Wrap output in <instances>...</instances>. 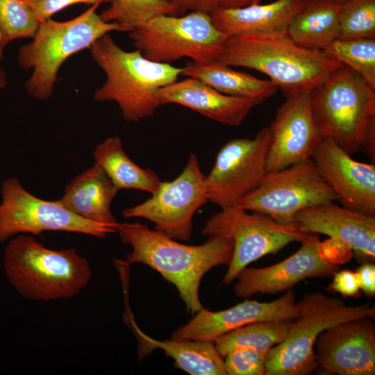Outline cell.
<instances>
[{"label":"cell","mask_w":375,"mask_h":375,"mask_svg":"<svg viewBox=\"0 0 375 375\" xmlns=\"http://www.w3.org/2000/svg\"><path fill=\"white\" fill-rule=\"evenodd\" d=\"M116 233L132 248L126 261L157 271L176 288L192 314L203 308L199 298L202 278L213 267L228 265L233 250L232 239L223 234L210 235L201 244L188 245L139 222L119 223Z\"/></svg>","instance_id":"6da1fadb"},{"label":"cell","mask_w":375,"mask_h":375,"mask_svg":"<svg viewBox=\"0 0 375 375\" xmlns=\"http://www.w3.org/2000/svg\"><path fill=\"white\" fill-rule=\"evenodd\" d=\"M215 62L262 72L286 98L310 92L344 65L323 50L297 45L287 33L228 37Z\"/></svg>","instance_id":"7a4b0ae2"},{"label":"cell","mask_w":375,"mask_h":375,"mask_svg":"<svg viewBox=\"0 0 375 375\" xmlns=\"http://www.w3.org/2000/svg\"><path fill=\"white\" fill-rule=\"evenodd\" d=\"M90 50L106 75L94 99L115 101L126 122L137 123L153 116L161 106L159 90L177 81L183 71V67L150 60L138 49L126 51L108 34L96 40Z\"/></svg>","instance_id":"3957f363"},{"label":"cell","mask_w":375,"mask_h":375,"mask_svg":"<svg viewBox=\"0 0 375 375\" xmlns=\"http://www.w3.org/2000/svg\"><path fill=\"white\" fill-rule=\"evenodd\" d=\"M3 265L10 284L24 298L33 301L72 298L92 276L88 260L76 249H49L24 234L9 241Z\"/></svg>","instance_id":"277c9868"},{"label":"cell","mask_w":375,"mask_h":375,"mask_svg":"<svg viewBox=\"0 0 375 375\" xmlns=\"http://www.w3.org/2000/svg\"><path fill=\"white\" fill-rule=\"evenodd\" d=\"M99 3L72 19L40 22L31 43L18 51V64L25 71L33 69L25 84L28 94L42 101L53 94L57 74L65 60L112 31H126L114 22H106L97 14Z\"/></svg>","instance_id":"5b68a950"},{"label":"cell","mask_w":375,"mask_h":375,"mask_svg":"<svg viewBox=\"0 0 375 375\" xmlns=\"http://www.w3.org/2000/svg\"><path fill=\"white\" fill-rule=\"evenodd\" d=\"M310 98L322 139L351 156L362 151L369 132L375 128V90L343 65L310 92Z\"/></svg>","instance_id":"8992f818"},{"label":"cell","mask_w":375,"mask_h":375,"mask_svg":"<svg viewBox=\"0 0 375 375\" xmlns=\"http://www.w3.org/2000/svg\"><path fill=\"white\" fill-rule=\"evenodd\" d=\"M299 315L285 340L267 353L265 375H306L317 367L315 345L324 330L359 318H372L375 307L349 305L341 299L315 292L297 301Z\"/></svg>","instance_id":"52a82bcc"},{"label":"cell","mask_w":375,"mask_h":375,"mask_svg":"<svg viewBox=\"0 0 375 375\" xmlns=\"http://www.w3.org/2000/svg\"><path fill=\"white\" fill-rule=\"evenodd\" d=\"M129 37L146 58L162 63L183 58L196 63L215 62L227 39L210 15L201 12L156 16L129 31Z\"/></svg>","instance_id":"ba28073f"},{"label":"cell","mask_w":375,"mask_h":375,"mask_svg":"<svg viewBox=\"0 0 375 375\" xmlns=\"http://www.w3.org/2000/svg\"><path fill=\"white\" fill-rule=\"evenodd\" d=\"M249 212L238 206L222 209L205 222L201 234H223L233 243L232 258L222 283L229 285L238 274L253 262L274 254L292 242L301 244L314 234L302 231L295 225L281 224L269 216Z\"/></svg>","instance_id":"9c48e42d"},{"label":"cell","mask_w":375,"mask_h":375,"mask_svg":"<svg viewBox=\"0 0 375 375\" xmlns=\"http://www.w3.org/2000/svg\"><path fill=\"white\" fill-rule=\"evenodd\" d=\"M351 253L342 242L333 238L321 242L314 234L295 253L276 264L244 268L236 276L233 292L242 299L274 294L288 291L308 278L332 276L350 260Z\"/></svg>","instance_id":"30bf717a"},{"label":"cell","mask_w":375,"mask_h":375,"mask_svg":"<svg viewBox=\"0 0 375 375\" xmlns=\"http://www.w3.org/2000/svg\"><path fill=\"white\" fill-rule=\"evenodd\" d=\"M338 201V197L321 176L311 158L284 169L268 172L253 191L238 206L267 215L286 225H294L302 210Z\"/></svg>","instance_id":"8fae6325"},{"label":"cell","mask_w":375,"mask_h":375,"mask_svg":"<svg viewBox=\"0 0 375 375\" xmlns=\"http://www.w3.org/2000/svg\"><path fill=\"white\" fill-rule=\"evenodd\" d=\"M0 242L17 234L40 235L44 231L83 233L104 238L116 231L106 225L81 217L62 206L57 199L47 201L28 192L12 177L1 186Z\"/></svg>","instance_id":"7c38bea8"},{"label":"cell","mask_w":375,"mask_h":375,"mask_svg":"<svg viewBox=\"0 0 375 375\" xmlns=\"http://www.w3.org/2000/svg\"><path fill=\"white\" fill-rule=\"evenodd\" d=\"M208 202L205 175L198 157L189 156L181 173L174 180L162 181L158 190L144 202L124 209V218H144L155 230L176 240L187 241L192 231L195 212Z\"/></svg>","instance_id":"4fadbf2b"},{"label":"cell","mask_w":375,"mask_h":375,"mask_svg":"<svg viewBox=\"0 0 375 375\" xmlns=\"http://www.w3.org/2000/svg\"><path fill=\"white\" fill-rule=\"evenodd\" d=\"M269 142V128L263 127L252 139L235 138L225 143L205 175L208 201L227 208L257 188L268 172Z\"/></svg>","instance_id":"5bb4252c"},{"label":"cell","mask_w":375,"mask_h":375,"mask_svg":"<svg viewBox=\"0 0 375 375\" xmlns=\"http://www.w3.org/2000/svg\"><path fill=\"white\" fill-rule=\"evenodd\" d=\"M270 142L267 172H275L311 158L322 140L311 103L310 92L287 97L268 127Z\"/></svg>","instance_id":"9a60e30c"},{"label":"cell","mask_w":375,"mask_h":375,"mask_svg":"<svg viewBox=\"0 0 375 375\" xmlns=\"http://www.w3.org/2000/svg\"><path fill=\"white\" fill-rule=\"evenodd\" d=\"M359 318L337 324L317 339V365L327 374L374 375L375 374V323Z\"/></svg>","instance_id":"2e32d148"},{"label":"cell","mask_w":375,"mask_h":375,"mask_svg":"<svg viewBox=\"0 0 375 375\" xmlns=\"http://www.w3.org/2000/svg\"><path fill=\"white\" fill-rule=\"evenodd\" d=\"M185 324L177 328L171 339L214 342L222 335L247 324L273 320H294L299 315L292 289L269 302L247 299L228 309L210 311L203 308Z\"/></svg>","instance_id":"e0dca14e"},{"label":"cell","mask_w":375,"mask_h":375,"mask_svg":"<svg viewBox=\"0 0 375 375\" xmlns=\"http://www.w3.org/2000/svg\"><path fill=\"white\" fill-rule=\"evenodd\" d=\"M311 159L342 206L375 215V165L356 161L328 139L320 141Z\"/></svg>","instance_id":"ac0fdd59"},{"label":"cell","mask_w":375,"mask_h":375,"mask_svg":"<svg viewBox=\"0 0 375 375\" xmlns=\"http://www.w3.org/2000/svg\"><path fill=\"white\" fill-rule=\"evenodd\" d=\"M294 222L305 233L328 235L348 246L360 259L374 260L375 215L328 202L302 210Z\"/></svg>","instance_id":"d6986e66"},{"label":"cell","mask_w":375,"mask_h":375,"mask_svg":"<svg viewBox=\"0 0 375 375\" xmlns=\"http://www.w3.org/2000/svg\"><path fill=\"white\" fill-rule=\"evenodd\" d=\"M158 98L160 105L179 104L231 126H240L252 108L260 104L253 99L221 93L190 77L161 88Z\"/></svg>","instance_id":"ffe728a7"},{"label":"cell","mask_w":375,"mask_h":375,"mask_svg":"<svg viewBox=\"0 0 375 375\" xmlns=\"http://www.w3.org/2000/svg\"><path fill=\"white\" fill-rule=\"evenodd\" d=\"M308 0H276L238 8H214L210 13L214 26L227 38L243 35L287 33L293 18Z\"/></svg>","instance_id":"44dd1931"},{"label":"cell","mask_w":375,"mask_h":375,"mask_svg":"<svg viewBox=\"0 0 375 375\" xmlns=\"http://www.w3.org/2000/svg\"><path fill=\"white\" fill-rule=\"evenodd\" d=\"M119 190L97 162L76 176L57 201L66 209L90 222L106 225L117 232L119 222L110 205Z\"/></svg>","instance_id":"7402d4cb"},{"label":"cell","mask_w":375,"mask_h":375,"mask_svg":"<svg viewBox=\"0 0 375 375\" xmlns=\"http://www.w3.org/2000/svg\"><path fill=\"white\" fill-rule=\"evenodd\" d=\"M126 319L138 342L140 360L160 349L172 358L176 367L191 375H226L224 357L214 342L197 340H158L144 333L135 324L130 312Z\"/></svg>","instance_id":"603a6c76"},{"label":"cell","mask_w":375,"mask_h":375,"mask_svg":"<svg viewBox=\"0 0 375 375\" xmlns=\"http://www.w3.org/2000/svg\"><path fill=\"white\" fill-rule=\"evenodd\" d=\"M340 9L335 0H308L288 26V36L301 47L325 50L339 38Z\"/></svg>","instance_id":"cb8c5ba5"},{"label":"cell","mask_w":375,"mask_h":375,"mask_svg":"<svg viewBox=\"0 0 375 375\" xmlns=\"http://www.w3.org/2000/svg\"><path fill=\"white\" fill-rule=\"evenodd\" d=\"M181 74L197 79L221 93L253 99L260 104L279 89L270 80L258 78L215 62L196 63L188 61Z\"/></svg>","instance_id":"d4e9b609"},{"label":"cell","mask_w":375,"mask_h":375,"mask_svg":"<svg viewBox=\"0 0 375 375\" xmlns=\"http://www.w3.org/2000/svg\"><path fill=\"white\" fill-rule=\"evenodd\" d=\"M92 156L119 190L133 189L153 194L162 183L155 172L140 167L127 156L118 136L98 144Z\"/></svg>","instance_id":"484cf974"},{"label":"cell","mask_w":375,"mask_h":375,"mask_svg":"<svg viewBox=\"0 0 375 375\" xmlns=\"http://www.w3.org/2000/svg\"><path fill=\"white\" fill-rule=\"evenodd\" d=\"M292 324V320L253 322L222 335L214 344L222 357L238 347H251L267 353L285 340Z\"/></svg>","instance_id":"4316f807"},{"label":"cell","mask_w":375,"mask_h":375,"mask_svg":"<svg viewBox=\"0 0 375 375\" xmlns=\"http://www.w3.org/2000/svg\"><path fill=\"white\" fill-rule=\"evenodd\" d=\"M161 15L178 16L169 0H110V6L99 16L103 21L116 23L129 32Z\"/></svg>","instance_id":"83f0119b"},{"label":"cell","mask_w":375,"mask_h":375,"mask_svg":"<svg viewBox=\"0 0 375 375\" xmlns=\"http://www.w3.org/2000/svg\"><path fill=\"white\" fill-rule=\"evenodd\" d=\"M324 51L358 74L375 90V38L337 39Z\"/></svg>","instance_id":"f1b7e54d"},{"label":"cell","mask_w":375,"mask_h":375,"mask_svg":"<svg viewBox=\"0 0 375 375\" xmlns=\"http://www.w3.org/2000/svg\"><path fill=\"white\" fill-rule=\"evenodd\" d=\"M40 23L24 0H0V59L10 42L33 38Z\"/></svg>","instance_id":"f546056e"},{"label":"cell","mask_w":375,"mask_h":375,"mask_svg":"<svg viewBox=\"0 0 375 375\" xmlns=\"http://www.w3.org/2000/svg\"><path fill=\"white\" fill-rule=\"evenodd\" d=\"M338 39L375 38V0H347L340 4Z\"/></svg>","instance_id":"4dcf8cb0"},{"label":"cell","mask_w":375,"mask_h":375,"mask_svg":"<svg viewBox=\"0 0 375 375\" xmlns=\"http://www.w3.org/2000/svg\"><path fill=\"white\" fill-rule=\"evenodd\" d=\"M267 353L251 347H238L224 357L228 375H265Z\"/></svg>","instance_id":"1f68e13d"},{"label":"cell","mask_w":375,"mask_h":375,"mask_svg":"<svg viewBox=\"0 0 375 375\" xmlns=\"http://www.w3.org/2000/svg\"><path fill=\"white\" fill-rule=\"evenodd\" d=\"M40 22L51 19L56 12L77 3L95 4L110 0H24Z\"/></svg>","instance_id":"d6a6232c"},{"label":"cell","mask_w":375,"mask_h":375,"mask_svg":"<svg viewBox=\"0 0 375 375\" xmlns=\"http://www.w3.org/2000/svg\"><path fill=\"white\" fill-rule=\"evenodd\" d=\"M330 288L346 297L359 295L360 288L356 272L349 269L338 270L333 275Z\"/></svg>","instance_id":"836d02e7"},{"label":"cell","mask_w":375,"mask_h":375,"mask_svg":"<svg viewBox=\"0 0 375 375\" xmlns=\"http://www.w3.org/2000/svg\"><path fill=\"white\" fill-rule=\"evenodd\" d=\"M175 7L177 15L190 12H201L210 14L215 8V0H169Z\"/></svg>","instance_id":"e575fe53"},{"label":"cell","mask_w":375,"mask_h":375,"mask_svg":"<svg viewBox=\"0 0 375 375\" xmlns=\"http://www.w3.org/2000/svg\"><path fill=\"white\" fill-rule=\"evenodd\" d=\"M358 276L360 290L367 295L375 294V265L372 262L362 265L356 272Z\"/></svg>","instance_id":"d590c367"},{"label":"cell","mask_w":375,"mask_h":375,"mask_svg":"<svg viewBox=\"0 0 375 375\" xmlns=\"http://www.w3.org/2000/svg\"><path fill=\"white\" fill-rule=\"evenodd\" d=\"M260 1V0H215V8H238L254 3H259Z\"/></svg>","instance_id":"8d00e7d4"},{"label":"cell","mask_w":375,"mask_h":375,"mask_svg":"<svg viewBox=\"0 0 375 375\" xmlns=\"http://www.w3.org/2000/svg\"><path fill=\"white\" fill-rule=\"evenodd\" d=\"M6 74L3 69H0V90L6 85Z\"/></svg>","instance_id":"74e56055"},{"label":"cell","mask_w":375,"mask_h":375,"mask_svg":"<svg viewBox=\"0 0 375 375\" xmlns=\"http://www.w3.org/2000/svg\"><path fill=\"white\" fill-rule=\"evenodd\" d=\"M335 1L338 4L340 5L343 3L344 1H346L347 0H335Z\"/></svg>","instance_id":"f35d334b"}]
</instances>
